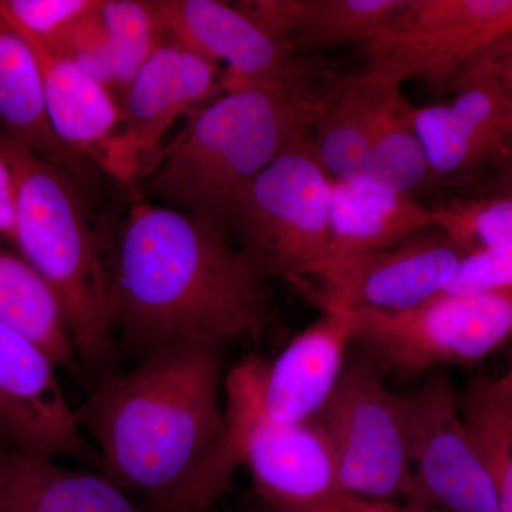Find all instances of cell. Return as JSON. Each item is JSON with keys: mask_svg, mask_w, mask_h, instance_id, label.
Here are the masks:
<instances>
[{"mask_svg": "<svg viewBox=\"0 0 512 512\" xmlns=\"http://www.w3.org/2000/svg\"><path fill=\"white\" fill-rule=\"evenodd\" d=\"M109 315L113 332L147 357L180 343L261 338L271 292L227 232L141 195L114 252Z\"/></svg>", "mask_w": 512, "mask_h": 512, "instance_id": "1", "label": "cell"}, {"mask_svg": "<svg viewBox=\"0 0 512 512\" xmlns=\"http://www.w3.org/2000/svg\"><path fill=\"white\" fill-rule=\"evenodd\" d=\"M222 348L187 342L94 387L76 409L100 473L147 498L151 512H188L195 478L227 433Z\"/></svg>", "mask_w": 512, "mask_h": 512, "instance_id": "2", "label": "cell"}, {"mask_svg": "<svg viewBox=\"0 0 512 512\" xmlns=\"http://www.w3.org/2000/svg\"><path fill=\"white\" fill-rule=\"evenodd\" d=\"M323 77L225 92L202 104L141 178L143 194L227 232L252 181L312 130Z\"/></svg>", "mask_w": 512, "mask_h": 512, "instance_id": "3", "label": "cell"}, {"mask_svg": "<svg viewBox=\"0 0 512 512\" xmlns=\"http://www.w3.org/2000/svg\"><path fill=\"white\" fill-rule=\"evenodd\" d=\"M0 133L18 188L13 244L52 289L80 369L100 386L119 375L109 315L110 269L76 177Z\"/></svg>", "mask_w": 512, "mask_h": 512, "instance_id": "4", "label": "cell"}, {"mask_svg": "<svg viewBox=\"0 0 512 512\" xmlns=\"http://www.w3.org/2000/svg\"><path fill=\"white\" fill-rule=\"evenodd\" d=\"M332 181L308 130L241 195L232 227L266 278L276 276L295 288L325 264Z\"/></svg>", "mask_w": 512, "mask_h": 512, "instance_id": "5", "label": "cell"}, {"mask_svg": "<svg viewBox=\"0 0 512 512\" xmlns=\"http://www.w3.org/2000/svg\"><path fill=\"white\" fill-rule=\"evenodd\" d=\"M335 453L346 494L373 503H416L402 396L383 383L369 355L346 360L338 386L315 419Z\"/></svg>", "mask_w": 512, "mask_h": 512, "instance_id": "6", "label": "cell"}, {"mask_svg": "<svg viewBox=\"0 0 512 512\" xmlns=\"http://www.w3.org/2000/svg\"><path fill=\"white\" fill-rule=\"evenodd\" d=\"M350 313L355 342L380 369L402 375L476 365L512 340V293L437 296L410 311Z\"/></svg>", "mask_w": 512, "mask_h": 512, "instance_id": "7", "label": "cell"}, {"mask_svg": "<svg viewBox=\"0 0 512 512\" xmlns=\"http://www.w3.org/2000/svg\"><path fill=\"white\" fill-rule=\"evenodd\" d=\"M510 32L512 0H406L386 28L365 43V72L440 89Z\"/></svg>", "mask_w": 512, "mask_h": 512, "instance_id": "8", "label": "cell"}, {"mask_svg": "<svg viewBox=\"0 0 512 512\" xmlns=\"http://www.w3.org/2000/svg\"><path fill=\"white\" fill-rule=\"evenodd\" d=\"M402 404L414 504L441 512H500L493 480L446 373L431 370L416 393L402 396Z\"/></svg>", "mask_w": 512, "mask_h": 512, "instance_id": "9", "label": "cell"}, {"mask_svg": "<svg viewBox=\"0 0 512 512\" xmlns=\"http://www.w3.org/2000/svg\"><path fill=\"white\" fill-rule=\"evenodd\" d=\"M466 254L443 231L431 227L396 247L329 259L295 289L316 305L410 311L444 291Z\"/></svg>", "mask_w": 512, "mask_h": 512, "instance_id": "10", "label": "cell"}, {"mask_svg": "<svg viewBox=\"0 0 512 512\" xmlns=\"http://www.w3.org/2000/svg\"><path fill=\"white\" fill-rule=\"evenodd\" d=\"M322 316L298 333L274 362L249 357L231 370L237 390L259 419L279 424L315 420L329 402L355 342L352 313L319 303Z\"/></svg>", "mask_w": 512, "mask_h": 512, "instance_id": "11", "label": "cell"}, {"mask_svg": "<svg viewBox=\"0 0 512 512\" xmlns=\"http://www.w3.org/2000/svg\"><path fill=\"white\" fill-rule=\"evenodd\" d=\"M39 346L0 320V446L26 456L76 458L100 467L56 375Z\"/></svg>", "mask_w": 512, "mask_h": 512, "instance_id": "12", "label": "cell"}, {"mask_svg": "<svg viewBox=\"0 0 512 512\" xmlns=\"http://www.w3.org/2000/svg\"><path fill=\"white\" fill-rule=\"evenodd\" d=\"M171 39L211 62L227 64L221 93L248 87L298 86L318 79L288 42L259 28L237 3L154 0Z\"/></svg>", "mask_w": 512, "mask_h": 512, "instance_id": "13", "label": "cell"}, {"mask_svg": "<svg viewBox=\"0 0 512 512\" xmlns=\"http://www.w3.org/2000/svg\"><path fill=\"white\" fill-rule=\"evenodd\" d=\"M220 64L165 40L121 94V147L128 178L141 180L163 150L164 138L181 117L221 94Z\"/></svg>", "mask_w": 512, "mask_h": 512, "instance_id": "14", "label": "cell"}, {"mask_svg": "<svg viewBox=\"0 0 512 512\" xmlns=\"http://www.w3.org/2000/svg\"><path fill=\"white\" fill-rule=\"evenodd\" d=\"M456 99L413 107L412 123L436 181L497 164L512 151V97L483 80H453Z\"/></svg>", "mask_w": 512, "mask_h": 512, "instance_id": "15", "label": "cell"}, {"mask_svg": "<svg viewBox=\"0 0 512 512\" xmlns=\"http://www.w3.org/2000/svg\"><path fill=\"white\" fill-rule=\"evenodd\" d=\"M23 37L39 64L47 119L60 143L74 156L87 157L121 183L130 184L121 148L119 97L69 56Z\"/></svg>", "mask_w": 512, "mask_h": 512, "instance_id": "16", "label": "cell"}, {"mask_svg": "<svg viewBox=\"0 0 512 512\" xmlns=\"http://www.w3.org/2000/svg\"><path fill=\"white\" fill-rule=\"evenodd\" d=\"M434 227L431 207L369 177L333 180L328 259L396 247Z\"/></svg>", "mask_w": 512, "mask_h": 512, "instance_id": "17", "label": "cell"}, {"mask_svg": "<svg viewBox=\"0 0 512 512\" xmlns=\"http://www.w3.org/2000/svg\"><path fill=\"white\" fill-rule=\"evenodd\" d=\"M406 0H251L239 8L296 50L329 49L379 35Z\"/></svg>", "mask_w": 512, "mask_h": 512, "instance_id": "18", "label": "cell"}, {"mask_svg": "<svg viewBox=\"0 0 512 512\" xmlns=\"http://www.w3.org/2000/svg\"><path fill=\"white\" fill-rule=\"evenodd\" d=\"M0 512L141 511L104 474L70 470L3 447Z\"/></svg>", "mask_w": 512, "mask_h": 512, "instance_id": "19", "label": "cell"}, {"mask_svg": "<svg viewBox=\"0 0 512 512\" xmlns=\"http://www.w3.org/2000/svg\"><path fill=\"white\" fill-rule=\"evenodd\" d=\"M390 83L367 72L323 77L312 138L333 180L365 174L373 121Z\"/></svg>", "mask_w": 512, "mask_h": 512, "instance_id": "20", "label": "cell"}, {"mask_svg": "<svg viewBox=\"0 0 512 512\" xmlns=\"http://www.w3.org/2000/svg\"><path fill=\"white\" fill-rule=\"evenodd\" d=\"M0 124L3 133L73 177L82 158L60 143L47 119L42 74L28 40L0 13Z\"/></svg>", "mask_w": 512, "mask_h": 512, "instance_id": "21", "label": "cell"}, {"mask_svg": "<svg viewBox=\"0 0 512 512\" xmlns=\"http://www.w3.org/2000/svg\"><path fill=\"white\" fill-rule=\"evenodd\" d=\"M0 320L39 346L57 367L82 372L62 309L45 279L0 239Z\"/></svg>", "mask_w": 512, "mask_h": 512, "instance_id": "22", "label": "cell"}, {"mask_svg": "<svg viewBox=\"0 0 512 512\" xmlns=\"http://www.w3.org/2000/svg\"><path fill=\"white\" fill-rule=\"evenodd\" d=\"M413 107L402 92V84L390 83L373 121L363 174L412 195L436 181L414 130Z\"/></svg>", "mask_w": 512, "mask_h": 512, "instance_id": "23", "label": "cell"}, {"mask_svg": "<svg viewBox=\"0 0 512 512\" xmlns=\"http://www.w3.org/2000/svg\"><path fill=\"white\" fill-rule=\"evenodd\" d=\"M493 480L500 512H512V409L493 380L477 377L458 399Z\"/></svg>", "mask_w": 512, "mask_h": 512, "instance_id": "24", "label": "cell"}, {"mask_svg": "<svg viewBox=\"0 0 512 512\" xmlns=\"http://www.w3.org/2000/svg\"><path fill=\"white\" fill-rule=\"evenodd\" d=\"M100 19L109 37L114 93L121 97L138 70L168 39L153 2L101 0Z\"/></svg>", "mask_w": 512, "mask_h": 512, "instance_id": "25", "label": "cell"}, {"mask_svg": "<svg viewBox=\"0 0 512 512\" xmlns=\"http://www.w3.org/2000/svg\"><path fill=\"white\" fill-rule=\"evenodd\" d=\"M431 211L434 227L466 252L512 245V197L457 198Z\"/></svg>", "mask_w": 512, "mask_h": 512, "instance_id": "26", "label": "cell"}, {"mask_svg": "<svg viewBox=\"0 0 512 512\" xmlns=\"http://www.w3.org/2000/svg\"><path fill=\"white\" fill-rule=\"evenodd\" d=\"M99 5L100 0H0V13L22 35L56 52L74 26Z\"/></svg>", "mask_w": 512, "mask_h": 512, "instance_id": "27", "label": "cell"}, {"mask_svg": "<svg viewBox=\"0 0 512 512\" xmlns=\"http://www.w3.org/2000/svg\"><path fill=\"white\" fill-rule=\"evenodd\" d=\"M512 293V245L476 249L461 259L456 274L439 296Z\"/></svg>", "mask_w": 512, "mask_h": 512, "instance_id": "28", "label": "cell"}, {"mask_svg": "<svg viewBox=\"0 0 512 512\" xmlns=\"http://www.w3.org/2000/svg\"><path fill=\"white\" fill-rule=\"evenodd\" d=\"M453 80L490 82L512 97V32L477 53L458 70Z\"/></svg>", "mask_w": 512, "mask_h": 512, "instance_id": "29", "label": "cell"}, {"mask_svg": "<svg viewBox=\"0 0 512 512\" xmlns=\"http://www.w3.org/2000/svg\"><path fill=\"white\" fill-rule=\"evenodd\" d=\"M16 207H18V188L15 173L0 133V239L12 241L15 237Z\"/></svg>", "mask_w": 512, "mask_h": 512, "instance_id": "30", "label": "cell"}, {"mask_svg": "<svg viewBox=\"0 0 512 512\" xmlns=\"http://www.w3.org/2000/svg\"><path fill=\"white\" fill-rule=\"evenodd\" d=\"M493 180L488 184V197H512V151L495 164Z\"/></svg>", "mask_w": 512, "mask_h": 512, "instance_id": "31", "label": "cell"}, {"mask_svg": "<svg viewBox=\"0 0 512 512\" xmlns=\"http://www.w3.org/2000/svg\"><path fill=\"white\" fill-rule=\"evenodd\" d=\"M369 503L373 512H441L436 510V508L423 504L373 503V501H369Z\"/></svg>", "mask_w": 512, "mask_h": 512, "instance_id": "32", "label": "cell"}, {"mask_svg": "<svg viewBox=\"0 0 512 512\" xmlns=\"http://www.w3.org/2000/svg\"><path fill=\"white\" fill-rule=\"evenodd\" d=\"M325 512H373V510L369 501L346 494Z\"/></svg>", "mask_w": 512, "mask_h": 512, "instance_id": "33", "label": "cell"}, {"mask_svg": "<svg viewBox=\"0 0 512 512\" xmlns=\"http://www.w3.org/2000/svg\"><path fill=\"white\" fill-rule=\"evenodd\" d=\"M507 359V370H505L503 377H500L498 380H493V384L498 392L507 397V399L512 400V346L511 349L508 350Z\"/></svg>", "mask_w": 512, "mask_h": 512, "instance_id": "34", "label": "cell"}, {"mask_svg": "<svg viewBox=\"0 0 512 512\" xmlns=\"http://www.w3.org/2000/svg\"><path fill=\"white\" fill-rule=\"evenodd\" d=\"M498 393H500V392H498ZM500 394H501V393H500ZM501 396H503V394H501ZM503 397H504V399H505V400H507L508 404H510L511 409H512V400L507 399V397H505V396H503Z\"/></svg>", "mask_w": 512, "mask_h": 512, "instance_id": "35", "label": "cell"}, {"mask_svg": "<svg viewBox=\"0 0 512 512\" xmlns=\"http://www.w3.org/2000/svg\"><path fill=\"white\" fill-rule=\"evenodd\" d=\"M262 512H276V511L271 510V508H269V507H266V510H265V511H262Z\"/></svg>", "mask_w": 512, "mask_h": 512, "instance_id": "36", "label": "cell"}, {"mask_svg": "<svg viewBox=\"0 0 512 512\" xmlns=\"http://www.w3.org/2000/svg\"><path fill=\"white\" fill-rule=\"evenodd\" d=\"M3 446H0V457H2Z\"/></svg>", "mask_w": 512, "mask_h": 512, "instance_id": "37", "label": "cell"}]
</instances>
